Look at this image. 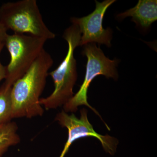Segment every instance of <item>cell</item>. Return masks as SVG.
<instances>
[{
	"label": "cell",
	"mask_w": 157,
	"mask_h": 157,
	"mask_svg": "<svg viewBox=\"0 0 157 157\" xmlns=\"http://www.w3.org/2000/svg\"><path fill=\"white\" fill-rule=\"evenodd\" d=\"M53 59L42 50L28 71L15 82L11 90L12 118H31L42 116L44 111L39 103Z\"/></svg>",
	"instance_id": "obj_1"
},
{
	"label": "cell",
	"mask_w": 157,
	"mask_h": 157,
	"mask_svg": "<svg viewBox=\"0 0 157 157\" xmlns=\"http://www.w3.org/2000/svg\"><path fill=\"white\" fill-rule=\"evenodd\" d=\"M81 34L78 26L72 24L65 31L63 38L67 42V55L56 70L48 73L54 84L53 92L47 98H40L39 103L45 109L64 106L73 96V88L77 78V64L74 50L80 46Z\"/></svg>",
	"instance_id": "obj_2"
},
{
	"label": "cell",
	"mask_w": 157,
	"mask_h": 157,
	"mask_svg": "<svg viewBox=\"0 0 157 157\" xmlns=\"http://www.w3.org/2000/svg\"><path fill=\"white\" fill-rule=\"evenodd\" d=\"M0 23L14 33L28 34L47 40L56 37L43 21L36 0L4 3L0 7Z\"/></svg>",
	"instance_id": "obj_3"
},
{
	"label": "cell",
	"mask_w": 157,
	"mask_h": 157,
	"mask_svg": "<svg viewBox=\"0 0 157 157\" xmlns=\"http://www.w3.org/2000/svg\"><path fill=\"white\" fill-rule=\"evenodd\" d=\"M82 53L87 59L84 81L78 91L63 106L64 111L67 113L76 112L79 106L85 105L103 121L98 111L88 102V90L91 82L97 76L102 75L107 78H112L117 80L118 74L117 67L119 61L117 59L111 60L107 57L100 46L98 47L95 43L84 45Z\"/></svg>",
	"instance_id": "obj_4"
},
{
	"label": "cell",
	"mask_w": 157,
	"mask_h": 157,
	"mask_svg": "<svg viewBox=\"0 0 157 157\" xmlns=\"http://www.w3.org/2000/svg\"><path fill=\"white\" fill-rule=\"evenodd\" d=\"M47 40L25 34L8 35L5 46L10 55L5 82L12 86L28 71L44 49Z\"/></svg>",
	"instance_id": "obj_5"
},
{
	"label": "cell",
	"mask_w": 157,
	"mask_h": 157,
	"mask_svg": "<svg viewBox=\"0 0 157 157\" xmlns=\"http://www.w3.org/2000/svg\"><path fill=\"white\" fill-rule=\"evenodd\" d=\"M55 120L62 127L67 128L68 132L67 140L59 157H64L70 147L76 140L89 137H95L100 140L106 152L113 155L116 151L118 144L117 139L109 135H102L97 133L90 123L88 119L87 110L84 108L80 110L79 118L76 117L74 113L69 115L62 110L57 114Z\"/></svg>",
	"instance_id": "obj_6"
},
{
	"label": "cell",
	"mask_w": 157,
	"mask_h": 157,
	"mask_svg": "<svg viewBox=\"0 0 157 157\" xmlns=\"http://www.w3.org/2000/svg\"><path fill=\"white\" fill-rule=\"evenodd\" d=\"M115 2V0H105L100 2L95 1L96 8L91 13L80 18H71L72 24L78 26L81 33L80 46L97 43L111 47L112 31L109 28H103V21L107 9Z\"/></svg>",
	"instance_id": "obj_7"
},
{
	"label": "cell",
	"mask_w": 157,
	"mask_h": 157,
	"mask_svg": "<svg viewBox=\"0 0 157 157\" xmlns=\"http://www.w3.org/2000/svg\"><path fill=\"white\" fill-rule=\"evenodd\" d=\"M129 17L137 26L149 28L157 20V0H139L134 8L117 15L120 20Z\"/></svg>",
	"instance_id": "obj_8"
},
{
	"label": "cell",
	"mask_w": 157,
	"mask_h": 157,
	"mask_svg": "<svg viewBox=\"0 0 157 157\" xmlns=\"http://www.w3.org/2000/svg\"><path fill=\"white\" fill-rule=\"evenodd\" d=\"M17 130L18 127L14 122L0 125V157L2 156L10 147L20 142Z\"/></svg>",
	"instance_id": "obj_9"
},
{
	"label": "cell",
	"mask_w": 157,
	"mask_h": 157,
	"mask_svg": "<svg viewBox=\"0 0 157 157\" xmlns=\"http://www.w3.org/2000/svg\"><path fill=\"white\" fill-rule=\"evenodd\" d=\"M12 86L4 82L0 87V125L11 121Z\"/></svg>",
	"instance_id": "obj_10"
},
{
	"label": "cell",
	"mask_w": 157,
	"mask_h": 157,
	"mask_svg": "<svg viewBox=\"0 0 157 157\" xmlns=\"http://www.w3.org/2000/svg\"><path fill=\"white\" fill-rule=\"evenodd\" d=\"M4 46H5L4 44H0V57H1V52H2ZM6 75H7L6 67L3 66L2 64V63L1 61V58H0V82L3 79H6Z\"/></svg>",
	"instance_id": "obj_11"
},
{
	"label": "cell",
	"mask_w": 157,
	"mask_h": 157,
	"mask_svg": "<svg viewBox=\"0 0 157 157\" xmlns=\"http://www.w3.org/2000/svg\"><path fill=\"white\" fill-rule=\"evenodd\" d=\"M8 30L4 25L0 23V44L5 45L6 38L9 34L7 33Z\"/></svg>",
	"instance_id": "obj_12"
}]
</instances>
